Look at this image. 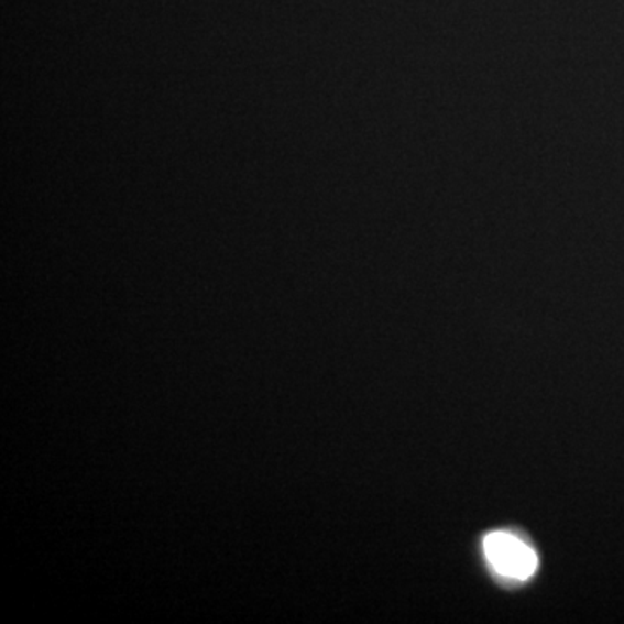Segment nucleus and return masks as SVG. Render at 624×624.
<instances>
[{
  "instance_id": "f257e3e1",
  "label": "nucleus",
  "mask_w": 624,
  "mask_h": 624,
  "mask_svg": "<svg viewBox=\"0 0 624 624\" xmlns=\"http://www.w3.org/2000/svg\"><path fill=\"white\" fill-rule=\"evenodd\" d=\"M484 555L491 568L508 580H529L538 569L536 551L526 541L505 530L485 536Z\"/></svg>"
}]
</instances>
